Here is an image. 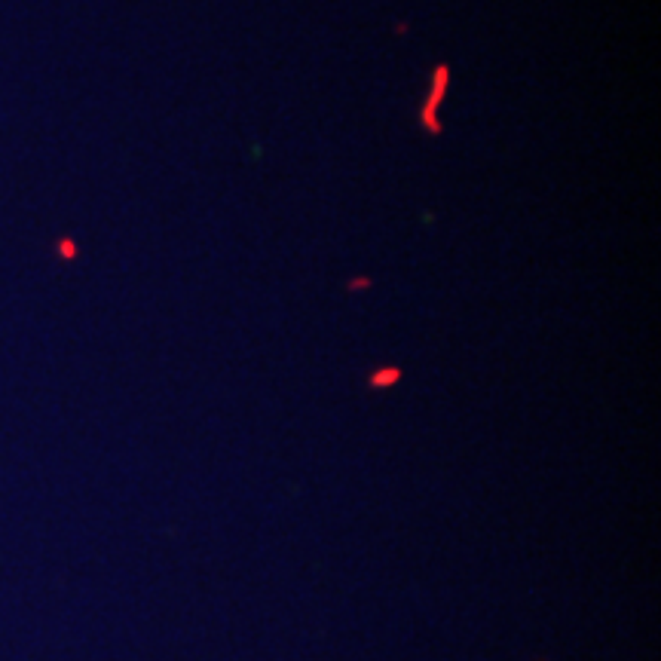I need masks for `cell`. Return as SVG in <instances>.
<instances>
[{
	"label": "cell",
	"mask_w": 661,
	"mask_h": 661,
	"mask_svg": "<svg viewBox=\"0 0 661 661\" xmlns=\"http://www.w3.org/2000/svg\"><path fill=\"white\" fill-rule=\"evenodd\" d=\"M392 380H398V370H386V374H377V377H374V386H389Z\"/></svg>",
	"instance_id": "6da1fadb"
}]
</instances>
